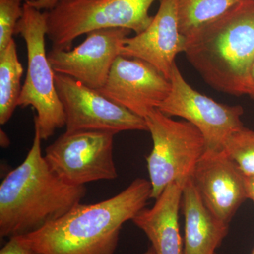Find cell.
I'll list each match as a JSON object with an SVG mask.
<instances>
[{"label": "cell", "instance_id": "5bb4252c", "mask_svg": "<svg viewBox=\"0 0 254 254\" xmlns=\"http://www.w3.org/2000/svg\"><path fill=\"white\" fill-rule=\"evenodd\" d=\"M185 185L170 184L152 208L145 207L132 219L148 237L156 254H183L179 210Z\"/></svg>", "mask_w": 254, "mask_h": 254}, {"label": "cell", "instance_id": "ba28073f", "mask_svg": "<svg viewBox=\"0 0 254 254\" xmlns=\"http://www.w3.org/2000/svg\"><path fill=\"white\" fill-rule=\"evenodd\" d=\"M171 91L158 110L166 116L178 117L193 125L203 135L205 152L220 151L228 137L243 128V108L221 104L192 88L177 64L170 77Z\"/></svg>", "mask_w": 254, "mask_h": 254}, {"label": "cell", "instance_id": "4316f807", "mask_svg": "<svg viewBox=\"0 0 254 254\" xmlns=\"http://www.w3.org/2000/svg\"><path fill=\"white\" fill-rule=\"evenodd\" d=\"M215 254H216V253H215Z\"/></svg>", "mask_w": 254, "mask_h": 254}, {"label": "cell", "instance_id": "9c48e42d", "mask_svg": "<svg viewBox=\"0 0 254 254\" xmlns=\"http://www.w3.org/2000/svg\"><path fill=\"white\" fill-rule=\"evenodd\" d=\"M55 78L64 113L65 132L97 131L117 134L148 131L144 118L108 99L97 90L59 73H55Z\"/></svg>", "mask_w": 254, "mask_h": 254}, {"label": "cell", "instance_id": "8992f818", "mask_svg": "<svg viewBox=\"0 0 254 254\" xmlns=\"http://www.w3.org/2000/svg\"><path fill=\"white\" fill-rule=\"evenodd\" d=\"M145 120L153 143L146 158L150 198L156 200L170 184H186L205 153V143L196 127L186 120H173L158 109Z\"/></svg>", "mask_w": 254, "mask_h": 254}, {"label": "cell", "instance_id": "7c38bea8", "mask_svg": "<svg viewBox=\"0 0 254 254\" xmlns=\"http://www.w3.org/2000/svg\"><path fill=\"white\" fill-rule=\"evenodd\" d=\"M190 178L205 206L230 225L247 196L245 177L225 150L205 152Z\"/></svg>", "mask_w": 254, "mask_h": 254}, {"label": "cell", "instance_id": "5b68a950", "mask_svg": "<svg viewBox=\"0 0 254 254\" xmlns=\"http://www.w3.org/2000/svg\"><path fill=\"white\" fill-rule=\"evenodd\" d=\"M15 34L24 40L28 59L27 73L18 106L31 107L36 110L35 125L39 128L42 140H47L57 129L65 127V117L55 85V72L46 49V12L24 2L23 16L16 25Z\"/></svg>", "mask_w": 254, "mask_h": 254}, {"label": "cell", "instance_id": "d6986e66", "mask_svg": "<svg viewBox=\"0 0 254 254\" xmlns=\"http://www.w3.org/2000/svg\"><path fill=\"white\" fill-rule=\"evenodd\" d=\"M26 0H0V53L14 39L16 25L22 17Z\"/></svg>", "mask_w": 254, "mask_h": 254}, {"label": "cell", "instance_id": "6da1fadb", "mask_svg": "<svg viewBox=\"0 0 254 254\" xmlns=\"http://www.w3.org/2000/svg\"><path fill=\"white\" fill-rule=\"evenodd\" d=\"M151 185L138 178L118 194L78 203L61 218L20 240L38 254H114L124 224L144 208Z\"/></svg>", "mask_w": 254, "mask_h": 254}, {"label": "cell", "instance_id": "ffe728a7", "mask_svg": "<svg viewBox=\"0 0 254 254\" xmlns=\"http://www.w3.org/2000/svg\"><path fill=\"white\" fill-rule=\"evenodd\" d=\"M0 254H38L18 237H11L0 250Z\"/></svg>", "mask_w": 254, "mask_h": 254}, {"label": "cell", "instance_id": "7402d4cb", "mask_svg": "<svg viewBox=\"0 0 254 254\" xmlns=\"http://www.w3.org/2000/svg\"><path fill=\"white\" fill-rule=\"evenodd\" d=\"M245 187L247 199L254 202V175L245 177Z\"/></svg>", "mask_w": 254, "mask_h": 254}, {"label": "cell", "instance_id": "e0dca14e", "mask_svg": "<svg viewBox=\"0 0 254 254\" xmlns=\"http://www.w3.org/2000/svg\"><path fill=\"white\" fill-rule=\"evenodd\" d=\"M22 64L18 60L14 39L0 53V124L9 122L17 108L21 95Z\"/></svg>", "mask_w": 254, "mask_h": 254}, {"label": "cell", "instance_id": "cb8c5ba5", "mask_svg": "<svg viewBox=\"0 0 254 254\" xmlns=\"http://www.w3.org/2000/svg\"><path fill=\"white\" fill-rule=\"evenodd\" d=\"M0 143H1V146L2 148H6L9 146L10 143L9 137L1 129L0 131Z\"/></svg>", "mask_w": 254, "mask_h": 254}, {"label": "cell", "instance_id": "484cf974", "mask_svg": "<svg viewBox=\"0 0 254 254\" xmlns=\"http://www.w3.org/2000/svg\"><path fill=\"white\" fill-rule=\"evenodd\" d=\"M251 254H254V247L253 250H252V253H251Z\"/></svg>", "mask_w": 254, "mask_h": 254}, {"label": "cell", "instance_id": "603a6c76", "mask_svg": "<svg viewBox=\"0 0 254 254\" xmlns=\"http://www.w3.org/2000/svg\"><path fill=\"white\" fill-rule=\"evenodd\" d=\"M247 95L254 100V63L251 71L250 84H249Z\"/></svg>", "mask_w": 254, "mask_h": 254}, {"label": "cell", "instance_id": "ac0fdd59", "mask_svg": "<svg viewBox=\"0 0 254 254\" xmlns=\"http://www.w3.org/2000/svg\"><path fill=\"white\" fill-rule=\"evenodd\" d=\"M224 150L244 176L254 175V131L243 128L227 138Z\"/></svg>", "mask_w": 254, "mask_h": 254}, {"label": "cell", "instance_id": "d4e9b609", "mask_svg": "<svg viewBox=\"0 0 254 254\" xmlns=\"http://www.w3.org/2000/svg\"><path fill=\"white\" fill-rule=\"evenodd\" d=\"M143 254H155V252L154 250H153V247L150 246L149 248H148V250L146 251V252H145Z\"/></svg>", "mask_w": 254, "mask_h": 254}, {"label": "cell", "instance_id": "44dd1931", "mask_svg": "<svg viewBox=\"0 0 254 254\" xmlns=\"http://www.w3.org/2000/svg\"><path fill=\"white\" fill-rule=\"evenodd\" d=\"M62 0H26L25 2L40 11H48L53 9Z\"/></svg>", "mask_w": 254, "mask_h": 254}, {"label": "cell", "instance_id": "7a4b0ae2", "mask_svg": "<svg viewBox=\"0 0 254 254\" xmlns=\"http://www.w3.org/2000/svg\"><path fill=\"white\" fill-rule=\"evenodd\" d=\"M39 128L35 125L31 149L0 185V237L23 236L41 230L81 203L85 186L63 181L42 153Z\"/></svg>", "mask_w": 254, "mask_h": 254}, {"label": "cell", "instance_id": "4fadbf2b", "mask_svg": "<svg viewBox=\"0 0 254 254\" xmlns=\"http://www.w3.org/2000/svg\"><path fill=\"white\" fill-rule=\"evenodd\" d=\"M186 45L179 28L177 0H160L158 12L148 27L139 34L127 37L121 55L146 62L170 79L175 58L185 53Z\"/></svg>", "mask_w": 254, "mask_h": 254}, {"label": "cell", "instance_id": "52a82bcc", "mask_svg": "<svg viewBox=\"0 0 254 254\" xmlns=\"http://www.w3.org/2000/svg\"><path fill=\"white\" fill-rule=\"evenodd\" d=\"M110 132H64L47 147L45 158L63 181L85 186L86 183L118 177L113 159V138Z\"/></svg>", "mask_w": 254, "mask_h": 254}, {"label": "cell", "instance_id": "2e32d148", "mask_svg": "<svg viewBox=\"0 0 254 254\" xmlns=\"http://www.w3.org/2000/svg\"><path fill=\"white\" fill-rule=\"evenodd\" d=\"M242 0H177L179 28L186 39L221 18Z\"/></svg>", "mask_w": 254, "mask_h": 254}, {"label": "cell", "instance_id": "277c9868", "mask_svg": "<svg viewBox=\"0 0 254 254\" xmlns=\"http://www.w3.org/2000/svg\"><path fill=\"white\" fill-rule=\"evenodd\" d=\"M155 0H62L46 14L47 37L52 49L71 50L78 37L103 28H126L135 35L153 21Z\"/></svg>", "mask_w": 254, "mask_h": 254}, {"label": "cell", "instance_id": "9a60e30c", "mask_svg": "<svg viewBox=\"0 0 254 254\" xmlns=\"http://www.w3.org/2000/svg\"><path fill=\"white\" fill-rule=\"evenodd\" d=\"M182 203L185 218L183 254H215L228 233L229 225L205 206L191 178L184 187Z\"/></svg>", "mask_w": 254, "mask_h": 254}, {"label": "cell", "instance_id": "3957f363", "mask_svg": "<svg viewBox=\"0 0 254 254\" xmlns=\"http://www.w3.org/2000/svg\"><path fill=\"white\" fill-rule=\"evenodd\" d=\"M190 64L216 91L247 95L254 63V0H242L187 39Z\"/></svg>", "mask_w": 254, "mask_h": 254}, {"label": "cell", "instance_id": "30bf717a", "mask_svg": "<svg viewBox=\"0 0 254 254\" xmlns=\"http://www.w3.org/2000/svg\"><path fill=\"white\" fill-rule=\"evenodd\" d=\"M131 32L120 28L95 30L87 33L83 43L72 50L52 49L48 53V60L55 73L98 91L104 86Z\"/></svg>", "mask_w": 254, "mask_h": 254}, {"label": "cell", "instance_id": "8fae6325", "mask_svg": "<svg viewBox=\"0 0 254 254\" xmlns=\"http://www.w3.org/2000/svg\"><path fill=\"white\" fill-rule=\"evenodd\" d=\"M171 91V82L154 66L136 58L119 56L114 63L102 95L144 118L158 109Z\"/></svg>", "mask_w": 254, "mask_h": 254}]
</instances>
